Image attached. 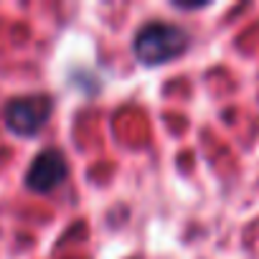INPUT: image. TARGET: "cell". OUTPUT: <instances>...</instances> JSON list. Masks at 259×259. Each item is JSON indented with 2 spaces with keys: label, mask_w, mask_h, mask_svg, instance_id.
I'll use <instances>...</instances> for the list:
<instances>
[{
  "label": "cell",
  "mask_w": 259,
  "mask_h": 259,
  "mask_svg": "<svg viewBox=\"0 0 259 259\" xmlns=\"http://www.w3.org/2000/svg\"><path fill=\"white\" fill-rule=\"evenodd\" d=\"M133 51L143 66L155 69L188 51V33L173 23H148L138 31Z\"/></svg>",
  "instance_id": "1"
},
{
  "label": "cell",
  "mask_w": 259,
  "mask_h": 259,
  "mask_svg": "<svg viewBox=\"0 0 259 259\" xmlns=\"http://www.w3.org/2000/svg\"><path fill=\"white\" fill-rule=\"evenodd\" d=\"M54 112V102L49 94H26L11 99L6 107V127L18 138H36Z\"/></svg>",
  "instance_id": "2"
},
{
  "label": "cell",
  "mask_w": 259,
  "mask_h": 259,
  "mask_svg": "<svg viewBox=\"0 0 259 259\" xmlns=\"http://www.w3.org/2000/svg\"><path fill=\"white\" fill-rule=\"evenodd\" d=\"M66 178H69V163H66L64 153L51 148L33 158V163L26 173V186L33 193H51V191L61 188Z\"/></svg>",
  "instance_id": "3"
}]
</instances>
